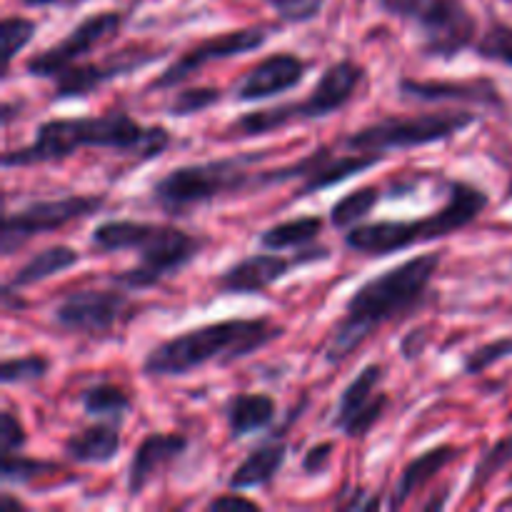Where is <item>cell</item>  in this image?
I'll return each instance as SVG.
<instances>
[{
  "mask_svg": "<svg viewBox=\"0 0 512 512\" xmlns=\"http://www.w3.org/2000/svg\"><path fill=\"white\" fill-rule=\"evenodd\" d=\"M108 203L105 195H63V198L33 200L18 210H10L3 218L0 250L3 255H15L25 243L38 235L55 233L60 228L90 218Z\"/></svg>",
  "mask_w": 512,
  "mask_h": 512,
  "instance_id": "10",
  "label": "cell"
},
{
  "mask_svg": "<svg viewBox=\"0 0 512 512\" xmlns=\"http://www.w3.org/2000/svg\"><path fill=\"white\" fill-rule=\"evenodd\" d=\"M510 463H512V435H508V438H500L498 443H493L483 455H480V460L473 468V475H470L468 493H478V490H483L485 485H488L495 475L503 473Z\"/></svg>",
  "mask_w": 512,
  "mask_h": 512,
  "instance_id": "30",
  "label": "cell"
},
{
  "mask_svg": "<svg viewBox=\"0 0 512 512\" xmlns=\"http://www.w3.org/2000/svg\"><path fill=\"white\" fill-rule=\"evenodd\" d=\"M340 508H345V510H375V508H380V500L370 498V493H365V490H355L353 498L343 500V503H340Z\"/></svg>",
  "mask_w": 512,
  "mask_h": 512,
  "instance_id": "42",
  "label": "cell"
},
{
  "mask_svg": "<svg viewBox=\"0 0 512 512\" xmlns=\"http://www.w3.org/2000/svg\"><path fill=\"white\" fill-rule=\"evenodd\" d=\"M398 90L403 98L420 103H463L480 108H503V95L490 78L473 80H418L400 78Z\"/></svg>",
  "mask_w": 512,
  "mask_h": 512,
  "instance_id": "18",
  "label": "cell"
},
{
  "mask_svg": "<svg viewBox=\"0 0 512 512\" xmlns=\"http://www.w3.org/2000/svg\"><path fill=\"white\" fill-rule=\"evenodd\" d=\"M380 188H375V185H365V188H355L350 190L348 195H343L340 200H335L333 208H330V225H333L338 233H348V230H353L355 225L365 223L368 220V215L373 213L375 205L380 203Z\"/></svg>",
  "mask_w": 512,
  "mask_h": 512,
  "instance_id": "28",
  "label": "cell"
},
{
  "mask_svg": "<svg viewBox=\"0 0 512 512\" xmlns=\"http://www.w3.org/2000/svg\"><path fill=\"white\" fill-rule=\"evenodd\" d=\"M333 453H335V443L333 440H323V443H315L313 448H308V453L303 455V473L308 478H315V475L328 473L330 463H333Z\"/></svg>",
  "mask_w": 512,
  "mask_h": 512,
  "instance_id": "39",
  "label": "cell"
},
{
  "mask_svg": "<svg viewBox=\"0 0 512 512\" xmlns=\"http://www.w3.org/2000/svg\"><path fill=\"white\" fill-rule=\"evenodd\" d=\"M50 373V360L40 353L20 355V358H5L0 365V380L3 385H25L45 378Z\"/></svg>",
  "mask_w": 512,
  "mask_h": 512,
  "instance_id": "34",
  "label": "cell"
},
{
  "mask_svg": "<svg viewBox=\"0 0 512 512\" xmlns=\"http://www.w3.org/2000/svg\"><path fill=\"white\" fill-rule=\"evenodd\" d=\"M285 23H310L320 15L325 0H265Z\"/></svg>",
  "mask_w": 512,
  "mask_h": 512,
  "instance_id": "37",
  "label": "cell"
},
{
  "mask_svg": "<svg viewBox=\"0 0 512 512\" xmlns=\"http://www.w3.org/2000/svg\"><path fill=\"white\" fill-rule=\"evenodd\" d=\"M130 310L128 290H75L53 310L55 328L68 335L100 338L110 333Z\"/></svg>",
  "mask_w": 512,
  "mask_h": 512,
  "instance_id": "14",
  "label": "cell"
},
{
  "mask_svg": "<svg viewBox=\"0 0 512 512\" xmlns=\"http://www.w3.org/2000/svg\"><path fill=\"white\" fill-rule=\"evenodd\" d=\"M428 330H413V333H408L403 338V343H400V353H403L405 360H415L418 355H423L425 345H428Z\"/></svg>",
  "mask_w": 512,
  "mask_h": 512,
  "instance_id": "41",
  "label": "cell"
},
{
  "mask_svg": "<svg viewBox=\"0 0 512 512\" xmlns=\"http://www.w3.org/2000/svg\"><path fill=\"white\" fill-rule=\"evenodd\" d=\"M173 145V135L163 125H143L125 108H110L103 115H70L50 118L35 128L33 140L23 148L5 150L3 165L10 168H33V165L60 163L73 158L78 150H113L115 155L155 160Z\"/></svg>",
  "mask_w": 512,
  "mask_h": 512,
  "instance_id": "1",
  "label": "cell"
},
{
  "mask_svg": "<svg viewBox=\"0 0 512 512\" xmlns=\"http://www.w3.org/2000/svg\"><path fill=\"white\" fill-rule=\"evenodd\" d=\"M0 33H3V58H5V75L10 73L13 60L33 43L35 33H38V23L23 15H8L0 23Z\"/></svg>",
  "mask_w": 512,
  "mask_h": 512,
  "instance_id": "32",
  "label": "cell"
},
{
  "mask_svg": "<svg viewBox=\"0 0 512 512\" xmlns=\"http://www.w3.org/2000/svg\"><path fill=\"white\" fill-rule=\"evenodd\" d=\"M460 450L455 445H435V448L425 450L418 458L410 460L400 473L398 483H395L393 495H390V510H400L410 503L415 493L425 488L433 478H438L450 463H455Z\"/></svg>",
  "mask_w": 512,
  "mask_h": 512,
  "instance_id": "21",
  "label": "cell"
},
{
  "mask_svg": "<svg viewBox=\"0 0 512 512\" xmlns=\"http://www.w3.org/2000/svg\"><path fill=\"white\" fill-rule=\"evenodd\" d=\"M70 3H83V0H70Z\"/></svg>",
  "mask_w": 512,
  "mask_h": 512,
  "instance_id": "44",
  "label": "cell"
},
{
  "mask_svg": "<svg viewBox=\"0 0 512 512\" xmlns=\"http://www.w3.org/2000/svg\"><path fill=\"white\" fill-rule=\"evenodd\" d=\"M270 150H250V153L213 158L203 163L180 165L168 170L150 188V198L165 215H188L195 208L233 198L240 193L260 190V168Z\"/></svg>",
  "mask_w": 512,
  "mask_h": 512,
  "instance_id": "5",
  "label": "cell"
},
{
  "mask_svg": "<svg viewBox=\"0 0 512 512\" xmlns=\"http://www.w3.org/2000/svg\"><path fill=\"white\" fill-rule=\"evenodd\" d=\"M225 423L233 438H248L270 428L278 415V403L268 393H235L225 403Z\"/></svg>",
  "mask_w": 512,
  "mask_h": 512,
  "instance_id": "24",
  "label": "cell"
},
{
  "mask_svg": "<svg viewBox=\"0 0 512 512\" xmlns=\"http://www.w3.org/2000/svg\"><path fill=\"white\" fill-rule=\"evenodd\" d=\"M328 258L330 248L315 243L308 245V248H300L293 255L275 253V250L245 255V258L235 260L233 265H228L218 275L215 288H218L220 295H260L273 288L275 283H280L283 278H288L295 268L320 263V260Z\"/></svg>",
  "mask_w": 512,
  "mask_h": 512,
  "instance_id": "11",
  "label": "cell"
},
{
  "mask_svg": "<svg viewBox=\"0 0 512 512\" xmlns=\"http://www.w3.org/2000/svg\"><path fill=\"white\" fill-rule=\"evenodd\" d=\"M158 50H125V53L108 55L95 63H75L73 68L63 70L53 78V95L50 100L60 103V100H78L88 98L95 90L103 85L113 83V80L125 78V75L138 73L140 68H148L155 60H160Z\"/></svg>",
  "mask_w": 512,
  "mask_h": 512,
  "instance_id": "16",
  "label": "cell"
},
{
  "mask_svg": "<svg viewBox=\"0 0 512 512\" xmlns=\"http://www.w3.org/2000/svg\"><path fill=\"white\" fill-rule=\"evenodd\" d=\"M478 123V115L470 110H433L418 115H385L375 123L340 140V148L350 153H380L393 150H413L425 145L443 143Z\"/></svg>",
  "mask_w": 512,
  "mask_h": 512,
  "instance_id": "8",
  "label": "cell"
},
{
  "mask_svg": "<svg viewBox=\"0 0 512 512\" xmlns=\"http://www.w3.org/2000/svg\"><path fill=\"white\" fill-rule=\"evenodd\" d=\"M385 378V368L380 363H368L338 398V408L333 415V428L350 440L368 438L370 430L380 423L385 410L390 408V398L378 393Z\"/></svg>",
  "mask_w": 512,
  "mask_h": 512,
  "instance_id": "15",
  "label": "cell"
},
{
  "mask_svg": "<svg viewBox=\"0 0 512 512\" xmlns=\"http://www.w3.org/2000/svg\"><path fill=\"white\" fill-rule=\"evenodd\" d=\"M310 63L290 50H278L260 60L235 85V100L240 103H260V100L278 98L298 88L308 75Z\"/></svg>",
  "mask_w": 512,
  "mask_h": 512,
  "instance_id": "17",
  "label": "cell"
},
{
  "mask_svg": "<svg viewBox=\"0 0 512 512\" xmlns=\"http://www.w3.org/2000/svg\"><path fill=\"white\" fill-rule=\"evenodd\" d=\"M210 512H243V510H260V505L255 500L245 498L238 490H230V493L218 495L208 503Z\"/></svg>",
  "mask_w": 512,
  "mask_h": 512,
  "instance_id": "40",
  "label": "cell"
},
{
  "mask_svg": "<svg viewBox=\"0 0 512 512\" xmlns=\"http://www.w3.org/2000/svg\"><path fill=\"white\" fill-rule=\"evenodd\" d=\"M205 248V240L198 235L185 233L175 225L153 223V230L143 240L135 253H138V265L123 270V273L110 275V283L128 293H143V290L155 288L170 275L188 268Z\"/></svg>",
  "mask_w": 512,
  "mask_h": 512,
  "instance_id": "9",
  "label": "cell"
},
{
  "mask_svg": "<svg viewBox=\"0 0 512 512\" xmlns=\"http://www.w3.org/2000/svg\"><path fill=\"white\" fill-rule=\"evenodd\" d=\"M440 263L443 253H420L358 285L345 303L343 318L335 323L325 340V363H343L380 328L398 323L423 308Z\"/></svg>",
  "mask_w": 512,
  "mask_h": 512,
  "instance_id": "2",
  "label": "cell"
},
{
  "mask_svg": "<svg viewBox=\"0 0 512 512\" xmlns=\"http://www.w3.org/2000/svg\"><path fill=\"white\" fill-rule=\"evenodd\" d=\"M325 230V218L320 215H298V218L283 220L260 233L258 243L263 250H275V253H285V250H300L308 245L318 243V238Z\"/></svg>",
  "mask_w": 512,
  "mask_h": 512,
  "instance_id": "26",
  "label": "cell"
},
{
  "mask_svg": "<svg viewBox=\"0 0 512 512\" xmlns=\"http://www.w3.org/2000/svg\"><path fill=\"white\" fill-rule=\"evenodd\" d=\"M368 73L360 63L353 58H343L330 63L313 85L308 98L293 100V103H280L273 108L250 110V113L240 115L225 130L228 140H248L260 138V135H270L280 128H288L293 123H303V120H320L330 118L338 110H343L350 100L355 98L360 85L365 83Z\"/></svg>",
  "mask_w": 512,
  "mask_h": 512,
  "instance_id": "6",
  "label": "cell"
},
{
  "mask_svg": "<svg viewBox=\"0 0 512 512\" xmlns=\"http://www.w3.org/2000/svg\"><path fill=\"white\" fill-rule=\"evenodd\" d=\"M25 445H28V433H25L20 418L15 413H10V410H3L0 413V453H20Z\"/></svg>",
  "mask_w": 512,
  "mask_h": 512,
  "instance_id": "38",
  "label": "cell"
},
{
  "mask_svg": "<svg viewBox=\"0 0 512 512\" xmlns=\"http://www.w3.org/2000/svg\"><path fill=\"white\" fill-rule=\"evenodd\" d=\"M475 55L490 63H503L512 68V28L505 23H493L473 45Z\"/></svg>",
  "mask_w": 512,
  "mask_h": 512,
  "instance_id": "35",
  "label": "cell"
},
{
  "mask_svg": "<svg viewBox=\"0 0 512 512\" xmlns=\"http://www.w3.org/2000/svg\"><path fill=\"white\" fill-rule=\"evenodd\" d=\"M283 338L270 318H228L198 325L155 345L143 358L145 378H183L205 365H230Z\"/></svg>",
  "mask_w": 512,
  "mask_h": 512,
  "instance_id": "3",
  "label": "cell"
},
{
  "mask_svg": "<svg viewBox=\"0 0 512 512\" xmlns=\"http://www.w3.org/2000/svg\"><path fill=\"white\" fill-rule=\"evenodd\" d=\"M190 448L188 435L183 433H148L135 448L133 458L128 463V488L130 498H138L145 488L155 480L160 470L170 468L175 460L183 458Z\"/></svg>",
  "mask_w": 512,
  "mask_h": 512,
  "instance_id": "19",
  "label": "cell"
},
{
  "mask_svg": "<svg viewBox=\"0 0 512 512\" xmlns=\"http://www.w3.org/2000/svg\"><path fill=\"white\" fill-rule=\"evenodd\" d=\"M78 263L80 253L75 248H70V245H50V248H43L35 255H30V258L15 270L13 278L8 280V285L15 290L33 288V285L68 273V270L75 268Z\"/></svg>",
  "mask_w": 512,
  "mask_h": 512,
  "instance_id": "25",
  "label": "cell"
},
{
  "mask_svg": "<svg viewBox=\"0 0 512 512\" xmlns=\"http://www.w3.org/2000/svg\"><path fill=\"white\" fill-rule=\"evenodd\" d=\"M270 33L260 25H250V28H238L228 30V33L210 35V38L200 40L198 45L185 50L183 55L173 60V63L165 65L160 70L158 78L148 85L150 93H165V90L180 88L185 80L193 78L195 73L205 68L210 63H220V60L238 58V55L253 53V50L263 48L268 43Z\"/></svg>",
  "mask_w": 512,
  "mask_h": 512,
  "instance_id": "12",
  "label": "cell"
},
{
  "mask_svg": "<svg viewBox=\"0 0 512 512\" xmlns=\"http://www.w3.org/2000/svg\"><path fill=\"white\" fill-rule=\"evenodd\" d=\"M123 23L125 15L118 13V10H103V13L88 15V18L80 20L65 38H60L58 43L48 45V48L40 50L38 55H33V58L25 63V73H28L30 78L53 80L55 75H60L63 70L73 68L75 63L88 58L98 45L115 38V35L120 33V28H123Z\"/></svg>",
  "mask_w": 512,
  "mask_h": 512,
  "instance_id": "13",
  "label": "cell"
},
{
  "mask_svg": "<svg viewBox=\"0 0 512 512\" xmlns=\"http://www.w3.org/2000/svg\"><path fill=\"white\" fill-rule=\"evenodd\" d=\"M288 463V443L275 435L270 443L258 445V448L250 450L243 458V463L233 470V475L228 478V488L245 493V490L265 488V485L273 483L278 478L280 470Z\"/></svg>",
  "mask_w": 512,
  "mask_h": 512,
  "instance_id": "23",
  "label": "cell"
},
{
  "mask_svg": "<svg viewBox=\"0 0 512 512\" xmlns=\"http://www.w3.org/2000/svg\"><path fill=\"white\" fill-rule=\"evenodd\" d=\"M58 465L50 463V460H38L28 458L23 453L3 455V463H0V478L5 485H30L33 480H38L40 475L55 473Z\"/></svg>",
  "mask_w": 512,
  "mask_h": 512,
  "instance_id": "33",
  "label": "cell"
},
{
  "mask_svg": "<svg viewBox=\"0 0 512 512\" xmlns=\"http://www.w3.org/2000/svg\"><path fill=\"white\" fill-rule=\"evenodd\" d=\"M120 448H123V438L115 420L85 425L63 443L65 458L78 465H110L120 455Z\"/></svg>",
  "mask_w": 512,
  "mask_h": 512,
  "instance_id": "22",
  "label": "cell"
},
{
  "mask_svg": "<svg viewBox=\"0 0 512 512\" xmlns=\"http://www.w3.org/2000/svg\"><path fill=\"white\" fill-rule=\"evenodd\" d=\"M512 358V335L508 338H498L493 343H485L480 348H475L473 353L465 355L463 360V373L465 375H480L488 368H493L500 360Z\"/></svg>",
  "mask_w": 512,
  "mask_h": 512,
  "instance_id": "36",
  "label": "cell"
},
{
  "mask_svg": "<svg viewBox=\"0 0 512 512\" xmlns=\"http://www.w3.org/2000/svg\"><path fill=\"white\" fill-rule=\"evenodd\" d=\"M150 230H153V223L148 220H105V223L95 225V230L90 233V245L105 255L128 253V250H138L143 245Z\"/></svg>",
  "mask_w": 512,
  "mask_h": 512,
  "instance_id": "27",
  "label": "cell"
},
{
  "mask_svg": "<svg viewBox=\"0 0 512 512\" xmlns=\"http://www.w3.org/2000/svg\"><path fill=\"white\" fill-rule=\"evenodd\" d=\"M385 155L380 153H345L335 155L330 145L323 148H315V163L310 168V173L305 175L300 188L295 190L293 200L308 198V195L323 193V190L335 188V185L345 183V180L355 178L360 173H368L370 168H375L378 163H383Z\"/></svg>",
  "mask_w": 512,
  "mask_h": 512,
  "instance_id": "20",
  "label": "cell"
},
{
  "mask_svg": "<svg viewBox=\"0 0 512 512\" xmlns=\"http://www.w3.org/2000/svg\"><path fill=\"white\" fill-rule=\"evenodd\" d=\"M385 15L420 33L425 58L453 60L478 40V20L463 0H373Z\"/></svg>",
  "mask_w": 512,
  "mask_h": 512,
  "instance_id": "7",
  "label": "cell"
},
{
  "mask_svg": "<svg viewBox=\"0 0 512 512\" xmlns=\"http://www.w3.org/2000/svg\"><path fill=\"white\" fill-rule=\"evenodd\" d=\"M20 3H23L25 8H50V5L63 3V0H20Z\"/></svg>",
  "mask_w": 512,
  "mask_h": 512,
  "instance_id": "43",
  "label": "cell"
},
{
  "mask_svg": "<svg viewBox=\"0 0 512 512\" xmlns=\"http://www.w3.org/2000/svg\"><path fill=\"white\" fill-rule=\"evenodd\" d=\"M80 408L85 410V415L110 418L118 423L133 410V398H130L128 390L115 383H95L80 393Z\"/></svg>",
  "mask_w": 512,
  "mask_h": 512,
  "instance_id": "29",
  "label": "cell"
},
{
  "mask_svg": "<svg viewBox=\"0 0 512 512\" xmlns=\"http://www.w3.org/2000/svg\"><path fill=\"white\" fill-rule=\"evenodd\" d=\"M490 205L488 193L468 180H450L448 200L430 215L413 220H373L345 233V248L365 258H385L418 245L450 238L470 228Z\"/></svg>",
  "mask_w": 512,
  "mask_h": 512,
  "instance_id": "4",
  "label": "cell"
},
{
  "mask_svg": "<svg viewBox=\"0 0 512 512\" xmlns=\"http://www.w3.org/2000/svg\"><path fill=\"white\" fill-rule=\"evenodd\" d=\"M223 100V90L213 88V85H200V88H183L180 93L173 95L165 113L170 118H193V115L205 113V110L215 108Z\"/></svg>",
  "mask_w": 512,
  "mask_h": 512,
  "instance_id": "31",
  "label": "cell"
}]
</instances>
